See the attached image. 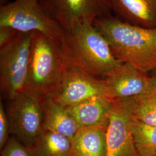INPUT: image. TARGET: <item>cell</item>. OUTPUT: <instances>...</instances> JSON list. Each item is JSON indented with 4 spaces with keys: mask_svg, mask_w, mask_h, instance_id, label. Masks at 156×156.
I'll use <instances>...</instances> for the list:
<instances>
[{
    "mask_svg": "<svg viewBox=\"0 0 156 156\" xmlns=\"http://www.w3.org/2000/svg\"><path fill=\"white\" fill-rule=\"evenodd\" d=\"M93 24L117 60L147 73L156 69V28L129 24L113 15L99 18Z\"/></svg>",
    "mask_w": 156,
    "mask_h": 156,
    "instance_id": "cell-1",
    "label": "cell"
},
{
    "mask_svg": "<svg viewBox=\"0 0 156 156\" xmlns=\"http://www.w3.org/2000/svg\"><path fill=\"white\" fill-rule=\"evenodd\" d=\"M68 67L102 78L123 63L113 55L106 38L93 23L84 22L66 31L60 39Z\"/></svg>",
    "mask_w": 156,
    "mask_h": 156,
    "instance_id": "cell-2",
    "label": "cell"
},
{
    "mask_svg": "<svg viewBox=\"0 0 156 156\" xmlns=\"http://www.w3.org/2000/svg\"><path fill=\"white\" fill-rule=\"evenodd\" d=\"M67 68L60 39L34 32L24 89L41 97L53 95Z\"/></svg>",
    "mask_w": 156,
    "mask_h": 156,
    "instance_id": "cell-3",
    "label": "cell"
},
{
    "mask_svg": "<svg viewBox=\"0 0 156 156\" xmlns=\"http://www.w3.org/2000/svg\"><path fill=\"white\" fill-rule=\"evenodd\" d=\"M33 33H19L0 48V86L7 100L25 89Z\"/></svg>",
    "mask_w": 156,
    "mask_h": 156,
    "instance_id": "cell-4",
    "label": "cell"
},
{
    "mask_svg": "<svg viewBox=\"0 0 156 156\" xmlns=\"http://www.w3.org/2000/svg\"><path fill=\"white\" fill-rule=\"evenodd\" d=\"M0 26L19 33L40 32L61 39L65 31L45 12L38 0H15L0 6Z\"/></svg>",
    "mask_w": 156,
    "mask_h": 156,
    "instance_id": "cell-5",
    "label": "cell"
},
{
    "mask_svg": "<svg viewBox=\"0 0 156 156\" xmlns=\"http://www.w3.org/2000/svg\"><path fill=\"white\" fill-rule=\"evenodd\" d=\"M41 98L24 89L8 101L6 106L10 134L29 148L43 130Z\"/></svg>",
    "mask_w": 156,
    "mask_h": 156,
    "instance_id": "cell-6",
    "label": "cell"
},
{
    "mask_svg": "<svg viewBox=\"0 0 156 156\" xmlns=\"http://www.w3.org/2000/svg\"><path fill=\"white\" fill-rule=\"evenodd\" d=\"M45 12L66 31L112 15L108 0H38Z\"/></svg>",
    "mask_w": 156,
    "mask_h": 156,
    "instance_id": "cell-7",
    "label": "cell"
},
{
    "mask_svg": "<svg viewBox=\"0 0 156 156\" xmlns=\"http://www.w3.org/2000/svg\"><path fill=\"white\" fill-rule=\"evenodd\" d=\"M101 95L106 97V89L102 78L91 76L74 67H68L52 96L63 105L68 107Z\"/></svg>",
    "mask_w": 156,
    "mask_h": 156,
    "instance_id": "cell-8",
    "label": "cell"
},
{
    "mask_svg": "<svg viewBox=\"0 0 156 156\" xmlns=\"http://www.w3.org/2000/svg\"><path fill=\"white\" fill-rule=\"evenodd\" d=\"M101 78L104 82L106 97L112 100L133 97L151 87L149 73L128 63L119 64Z\"/></svg>",
    "mask_w": 156,
    "mask_h": 156,
    "instance_id": "cell-9",
    "label": "cell"
},
{
    "mask_svg": "<svg viewBox=\"0 0 156 156\" xmlns=\"http://www.w3.org/2000/svg\"><path fill=\"white\" fill-rule=\"evenodd\" d=\"M106 156H139L131 128V117L123 100H113L106 130Z\"/></svg>",
    "mask_w": 156,
    "mask_h": 156,
    "instance_id": "cell-10",
    "label": "cell"
},
{
    "mask_svg": "<svg viewBox=\"0 0 156 156\" xmlns=\"http://www.w3.org/2000/svg\"><path fill=\"white\" fill-rule=\"evenodd\" d=\"M114 16L124 22L156 28V0H108Z\"/></svg>",
    "mask_w": 156,
    "mask_h": 156,
    "instance_id": "cell-11",
    "label": "cell"
},
{
    "mask_svg": "<svg viewBox=\"0 0 156 156\" xmlns=\"http://www.w3.org/2000/svg\"><path fill=\"white\" fill-rule=\"evenodd\" d=\"M43 115V129L56 132L72 140L80 127L66 106L56 100L52 95L41 98Z\"/></svg>",
    "mask_w": 156,
    "mask_h": 156,
    "instance_id": "cell-12",
    "label": "cell"
},
{
    "mask_svg": "<svg viewBox=\"0 0 156 156\" xmlns=\"http://www.w3.org/2000/svg\"><path fill=\"white\" fill-rule=\"evenodd\" d=\"M113 100L105 96H97L67 109L80 127L108 126Z\"/></svg>",
    "mask_w": 156,
    "mask_h": 156,
    "instance_id": "cell-13",
    "label": "cell"
},
{
    "mask_svg": "<svg viewBox=\"0 0 156 156\" xmlns=\"http://www.w3.org/2000/svg\"><path fill=\"white\" fill-rule=\"evenodd\" d=\"M107 126L80 127L71 140L73 156H106Z\"/></svg>",
    "mask_w": 156,
    "mask_h": 156,
    "instance_id": "cell-14",
    "label": "cell"
},
{
    "mask_svg": "<svg viewBox=\"0 0 156 156\" xmlns=\"http://www.w3.org/2000/svg\"><path fill=\"white\" fill-rule=\"evenodd\" d=\"M35 156H73L71 140L48 130H42L30 148Z\"/></svg>",
    "mask_w": 156,
    "mask_h": 156,
    "instance_id": "cell-15",
    "label": "cell"
},
{
    "mask_svg": "<svg viewBox=\"0 0 156 156\" xmlns=\"http://www.w3.org/2000/svg\"><path fill=\"white\" fill-rule=\"evenodd\" d=\"M123 100L132 119L156 126V88L151 86L140 94Z\"/></svg>",
    "mask_w": 156,
    "mask_h": 156,
    "instance_id": "cell-16",
    "label": "cell"
},
{
    "mask_svg": "<svg viewBox=\"0 0 156 156\" xmlns=\"http://www.w3.org/2000/svg\"><path fill=\"white\" fill-rule=\"evenodd\" d=\"M131 128L139 156H156V126L131 118Z\"/></svg>",
    "mask_w": 156,
    "mask_h": 156,
    "instance_id": "cell-17",
    "label": "cell"
},
{
    "mask_svg": "<svg viewBox=\"0 0 156 156\" xmlns=\"http://www.w3.org/2000/svg\"><path fill=\"white\" fill-rule=\"evenodd\" d=\"M1 156H35L32 151L15 137L9 138L1 150Z\"/></svg>",
    "mask_w": 156,
    "mask_h": 156,
    "instance_id": "cell-18",
    "label": "cell"
},
{
    "mask_svg": "<svg viewBox=\"0 0 156 156\" xmlns=\"http://www.w3.org/2000/svg\"><path fill=\"white\" fill-rule=\"evenodd\" d=\"M9 124L2 102H0V149L4 147L9 140Z\"/></svg>",
    "mask_w": 156,
    "mask_h": 156,
    "instance_id": "cell-19",
    "label": "cell"
},
{
    "mask_svg": "<svg viewBox=\"0 0 156 156\" xmlns=\"http://www.w3.org/2000/svg\"><path fill=\"white\" fill-rule=\"evenodd\" d=\"M19 33L10 27L0 26V48L12 41Z\"/></svg>",
    "mask_w": 156,
    "mask_h": 156,
    "instance_id": "cell-20",
    "label": "cell"
},
{
    "mask_svg": "<svg viewBox=\"0 0 156 156\" xmlns=\"http://www.w3.org/2000/svg\"><path fill=\"white\" fill-rule=\"evenodd\" d=\"M151 77V84L152 87L156 88V69L149 73Z\"/></svg>",
    "mask_w": 156,
    "mask_h": 156,
    "instance_id": "cell-21",
    "label": "cell"
},
{
    "mask_svg": "<svg viewBox=\"0 0 156 156\" xmlns=\"http://www.w3.org/2000/svg\"><path fill=\"white\" fill-rule=\"evenodd\" d=\"M8 1L9 0H0V5L2 6L5 5L7 3H8Z\"/></svg>",
    "mask_w": 156,
    "mask_h": 156,
    "instance_id": "cell-22",
    "label": "cell"
}]
</instances>
